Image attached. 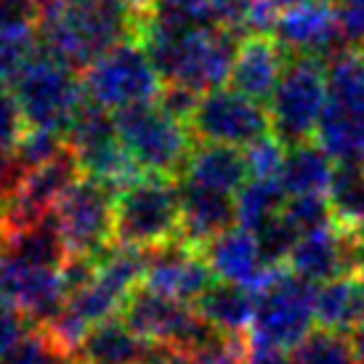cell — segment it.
<instances>
[{
  "label": "cell",
  "mask_w": 364,
  "mask_h": 364,
  "mask_svg": "<svg viewBox=\"0 0 364 364\" xmlns=\"http://www.w3.org/2000/svg\"><path fill=\"white\" fill-rule=\"evenodd\" d=\"M213 279H215V274H213L203 250L189 247L181 240L146 253L144 287L168 295L173 301H181V304L200 301V295L210 287Z\"/></svg>",
  "instance_id": "obj_14"
},
{
  "label": "cell",
  "mask_w": 364,
  "mask_h": 364,
  "mask_svg": "<svg viewBox=\"0 0 364 364\" xmlns=\"http://www.w3.org/2000/svg\"><path fill=\"white\" fill-rule=\"evenodd\" d=\"M247 364H298L295 356L287 351H272V348H250Z\"/></svg>",
  "instance_id": "obj_39"
},
{
  "label": "cell",
  "mask_w": 364,
  "mask_h": 364,
  "mask_svg": "<svg viewBox=\"0 0 364 364\" xmlns=\"http://www.w3.org/2000/svg\"><path fill=\"white\" fill-rule=\"evenodd\" d=\"M335 11L343 41L364 46V0H335Z\"/></svg>",
  "instance_id": "obj_35"
},
{
  "label": "cell",
  "mask_w": 364,
  "mask_h": 364,
  "mask_svg": "<svg viewBox=\"0 0 364 364\" xmlns=\"http://www.w3.org/2000/svg\"><path fill=\"white\" fill-rule=\"evenodd\" d=\"M203 253L210 263L215 279L242 284L255 295L261 293L277 274V269H272L263 258L255 232L245 229V226L218 234Z\"/></svg>",
  "instance_id": "obj_15"
},
{
  "label": "cell",
  "mask_w": 364,
  "mask_h": 364,
  "mask_svg": "<svg viewBox=\"0 0 364 364\" xmlns=\"http://www.w3.org/2000/svg\"><path fill=\"white\" fill-rule=\"evenodd\" d=\"M19 176H21V171L16 168V162H14V154L0 149V200L9 194V189L16 183Z\"/></svg>",
  "instance_id": "obj_38"
},
{
  "label": "cell",
  "mask_w": 364,
  "mask_h": 364,
  "mask_svg": "<svg viewBox=\"0 0 364 364\" xmlns=\"http://www.w3.org/2000/svg\"><path fill=\"white\" fill-rule=\"evenodd\" d=\"M146 364H200L197 356L192 351H183V348H171V346H154L149 351Z\"/></svg>",
  "instance_id": "obj_37"
},
{
  "label": "cell",
  "mask_w": 364,
  "mask_h": 364,
  "mask_svg": "<svg viewBox=\"0 0 364 364\" xmlns=\"http://www.w3.org/2000/svg\"><path fill=\"white\" fill-rule=\"evenodd\" d=\"M290 272L309 282H330L335 277L354 274L351 266V234L338 223L301 234L293 253L287 258Z\"/></svg>",
  "instance_id": "obj_16"
},
{
  "label": "cell",
  "mask_w": 364,
  "mask_h": 364,
  "mask_svg": "<svg viewBox=\"0 0 364 364\" xmlns=\"http://www.w3.org/2000/svg\"><path fill=\"white\" fill-rule=\"evenodd\" d=\"M298 364H359L351 338L335 330H311L295 348Z\"/></svg>",
  "instance_id": "obj_27"
},
{
  "label": "cell",
  "mask_w": 364,
  "mask_h": 364,
  "mask_svg": "<svg viewBox=\"0 0 364 364\" xmlns=\"http://www.w3.org/2000/svg\"><path fill=\"white\" fill-rule=\"evenodd\" d=\"M272 3L279 11H284V9H293V6H301V3H309V0H272Z\"/></svg>",
  "instance_id": "obj_41"
},
{
  "label": "cell",
  "mask_w": 364,
  "mask_h": 364,
  "mask_svg": "<svg viewBox=\"0 0 364 364\" xmlns=\"http://www.w3.org/2000/svg\"><path fill=\"white\" fill-rule=\"evenodd\" d=\"M24 131H27V122L21 117L16 96H14V91L0 85V149L14 152V146L19 144Z\"/></svg>",
  "instance_id": "obj_33"
},
{
  "label": "cell",
  "mask_w": 364,
  "mask_h": 364,
  "mask_svg": "<svg viewBox=\"0 0 364 364\" xmlns=\"http://www.w3.org/2000/svg\"><path fill=\"white\" fill-rule=\"evenodd\" d=\"M64 152H67V141H61V133L27 128L21 133L19 144L14 146V162L24 173L32 168H41V165H48Z\"/></svg>",
  "instance_id": "obj_29"
},
{
  "label": "cell",
  "mask_w": 364,
  "mask_h": 364,
  "mask_svg": "<svg viewBox=\"0 0 364 364\" xmlns=\"http://www.w3.org/2000/svg\"><path fill=\"white\" fill-rule=\"evenodd\" d=\"M122 319L144 341L183 351H197L218 335V330L205 322L197 309H189V304L173 301L149 287H139L131 293L122 306Z\"/></svg>",
  "instance_id": "obj_10"
},
{
  "label": "cell",
  "mask_w": 364,
  "mask_h": 364,
  "mask_svg": "<svg viewBox=\"0 0 364 364\" xmlns=\"http://www.w3.org/2000/svg\"><path fill=\"white\" fill-rule=\"evenodd\" d=\"M152 343L133 333L125 319H104L82 338L80 364H146Z\"/></svg>",
  "instance_id": "obj_21"
},
{
  "label": "cell",
  "mask_w": 364,
  "mask_h": 364,
  "mask_svg": "<svg viewBox=\"0 0 364 364\" xmlns=\"http://www.w3.org/2000/svg\"><path fill=\"white\" fill-rule=\"evenodd\" d=\"M181 234L178 240L189 247L205 250L218 234L234 229L237 200L232 194L213 192L205 186L181 181Z\"/></svg>",
  "instance_id": "obj_17"
},
{
  "label": "cell",
  "mask_w": 364,
  "mask_h": 364,
  "mask_svg": "<svg viewBox=\"0 0 364 364\" xmlns=\"http://www.w3.org/2000/svg\"><path fill=\"white\" fill-rule=\"evenodd\" d=\"M335 176L333 157L324 152L322 144H298L284 154V165L279 173L284 192L290 197L298 194H327Z\"/></svg>",
  "instance_id": "obj_24"
},
{
  "label": "cell",
  "mask_w": 364,
  "mask_h": 364,
  "mask_svg": "<svg viewBox=\"0 0 364 364\" xmlns=\"http://www.w3.org/2000/svg\"><path fill=\"white\" fill-rule=\"evenodd\" d=\"M255 237H258L263 258H266V263H269L272 269H277L282 261H287L290 253H293L295 242L301 240V234L295 232L293 223L287 221L284 215H277L274 221H269L263 229L255 232Z\"/></svg>",
  "instance_id": "obj_31"
},
{
  "label": "cell",
  "mask_w": 364,
  "mask_h": 364,
  "mask_svg": "<svg viewBox=\"0 0 364 364\" xmlns=\"http://www.w3.org/2000/svg\"><path fill=\"white\" fill-rule=\"evenodd\" d=\"M114 125L122 146L146 176L171 178L183 173L192 154V131L186 122L171 117L160 104H133L114 112Z\"/></svg>",
  "instance_id": "obj_6"
},
{
  "label": "cell",
  "mask_w": 364,
  "mask_h": 364,
  "mask_svg": "<svg viewBox=\"0 0 364 364\" xmlns=\"http://www.w3.org/2000/svg\"><path fill=\"white\" fill-rule=\"evenodd\" d=\"M327 104V67L322 59L293 56L269 99L272 136L287 149L311 139Z\"/></svg>",
  "instance_id": "obj_8"
},
{
  "label": "cell",
  "mask_w": 364,
  "mask_h": 364,
  "mask_svg": "<svg viewBox=\"0 0 364 364\" xmlns=\"http://www.w3.org/2000/svg\"><path fill=\"white\" fill-rule=\"evenodd\" d=\"M287 61H290V56L269 35L245 38L240 43L229 82H232V88H237L255 102L272 99V93L277 91V85L282 80Z\"/></svg>",
  "instance_id": "obj_18"
},
{
  "label": "cell",
  "mask_w": 364,
  "mask_h": 364,
  "mask_svg": "<svg viewBox=\"0 0 364 364\" xmlns=\"http://www.w3.org/2000/svg\"><path fill=\"white\" fill-rule=\"evenodd\" d=\"M258 295L242 284L234 282H213L197 301V311L205 322L223 335H242L250 330L255 316Z\"/></svg>",
  "instance_id": "obj_22"
},
{
  "label": "cell",
  "mask_w": 364,
  "mask_h": 364,
  "mask_svg": "<svg viewBox=\"0 0 364 364\" xmlns=\"http://www.w3.org/2000/svg\"><path fill=\"white\" fill-rule=\"evenodd\" d=\"M272 38L284 53L306 59H333L341 53L343 32L338 24V11L330 0H309L301 6L279 11Z\"/></svg>",
  "instance_id": "obj_13"
},
{
  "label": "cell",
  "mask_w": 364,
  "mask_h": 364,
  "mask_svg": "<svg viewBox=\"0 0 364 364\" xmlns=\"http://www.w3.org/2000/svg\"><path fill=\"white\" fill-rule=\"evenodd\" d=\"M316 136L333 160L364 162V56L359 51H341L327 64V104Z\"/></svg>",
  "instance_id": "obj_4"
},
{
  "label": "cell",
  "mask_w": 364,
  "mask_h": 364,
  "mask_svg": "<svg viewBox=\"0 0 364 364\" xmlns=\"http://www.w3.org/2000/svg\"><path fill=\"white\" fill-rule=\"evenodd\" d=\"M157 104H160L171 117H176V120H181L189 125L194 109H197V104H200V93L192 91V88H186V85L165 82L160 96H157Z\"/></svg>",
  "instance_id": "obj_34"
},
{
  "label": "cell",
  "mask_w": 364,
  "mask_h": 364,
  "mask_svg": "<svg viewBox=\"0 0 364 364\" xmlns=\"http://www.w3.org/2000/svg\"><path fill=\"white\" fill-rule=\"evenodd\" d=\"M61 269L35 266L0 250V304L21 311L35 327L48 324L70 298Z\"/></svg>",
  "instance_id": "obj_12"
},
{
  "label": "cell",
  "mask_w": 364,
  "mask_h": 364,
  "mask_svg": "<svg viewBox=\"0 0 364 364\" xmlns=\"http://www.w3.org/2000/svg\"><path fill=\"white\" fill-rule=\"evenodd\" d=\"M284 146L282 141H277L274 136H266L261 141L250 144L245 149V160H247V168H250V176L253 178H279L284 165Z\"/></svg>",
  "instance_id": "obj_32"
},
{
  "label": "cell",
  "mask_w": 364,
  "mask_h": 364,
  "mask_svg": "<svg viewBox=\"0 0 364 364\" xmlns=\"http://www.w3.org/2000/svg\"><path fill=\"white\" fill-rule=\"evenodd\" d=\"M0 364H77L70 348L53 338L46 327H32L9 354L0 359Z\"/></svg>",
  "instance_id": "obj_28"
},
{
  "label": "cell",
  "mask_w": 364,
  "mask_h": 364,
  "mask_svg": "<svg viewBox=\"0 0 364 364\" xmlns=\"http://www.w3.org/2000/svg\"><path fill=\"white\" fill-rule=\"evenodd\" d=\"M30 333V319L11 306L0 304V359Z\"/></svg>",
  "instance_id": "obj_36"
},
{
  "label": "cell",
  "mask_w": 364,
  "mask_h": 364,
  "mask_svg": "<svg viewBox=\"0 0 364 364\" xmlns=\"http://www.w3.org/2000/svg\"><path fill=\"white\" fill-rule=\"evenodd\" d=\"M247 176H250V168H247L245 152H240L237 146L208 141H200V146H194L183 168V181L223 194L240 192L247 183Z\"/></svg>",
  "instance_id": "obj_20"
},
{
  "label": "cell",
  "mask_w": 364,
  "mask_h": 364,
  "mask_svg": "<svg viewBox=\"0 0 364 364\" xmlns=\"http://www.w3.org/2000/svg\"><path fill=\"white\" fill-rule=\"evenodd\" d=\"M51 215L70 258L96 261L114 245V192L93 178L72 183Z\"/></svg>",
  "instance_id": "obj_9"
},
{
  "label": "cell",
  "mask_w": 364,
  "mask_h": 364,
  "mask_svg": "<svg viewBox=\"0 0 364 364\" xmlns=\"http://www.w3.org/2000/svg\"><path fill=\"white\" fill-rule=\"evenodd\" d=\"M287 192L279 178H250L237 192V221L240 226L258 232L277 215H282Z\"/></svg>",
  "instance_id": "obj_26"
},
{
  "label": "cell",
  "mask_w": 364,
  "mask_h": 364,
  "mask_svg": "<svg viewBox=\"0 0 364 364\" xmlns=\"http://www.w3.org/2000/svg\"><path fill=\"white\" fill-rule=\"evenodd\" d=\"M35 3H38V6H41V0H35Z\"/></svg>",
  "instance_id": "obj_42"
},
{
  "label": "cell",
  "mask_w": 364,
  "mask_h": 364,
  "mask_svg": "<svg viewBox=\"0 0 364 364\" xmlns=\"http://www.w3.org/2000/svg\"><path fill=\"white\" fill-rule=\"evenodd\" d=\"M189 131L200 141L247 149L250 144L272 136V120L261 102L229 85L200 96V104L189 120Z\"/></svg>",
  "instance_id": "obj_11"
},
{
  "label": "cell",
  "mask_w": 364,
  "mask_h": 364,
  "mask_svg": "<svg viewBox=\"0 0 364 364\" xmlns=\"http://www.w3.org/2000/svg\"><path fill=\"white\" fill-rule=\"evenodd\" d=\"M41 6L35 0H0V85L14 80L35 56Z\"/></svg>",
  "instance_id": "obj_19"
},
{
  "label": "cell",
  "mask_w": 364,
  "mask_h": 364,
  "mask_svg": "<svg viewBox=\"0 0 364 364\" xmlns=\"http://www.w3.org/2000/svg\"><path fill=\"white\" fill-rule=\"evenodd\" d=\"M351 343H354V351H356V359L359 364H364V324H359L351 335Z\"/></svg>",
  "instance_id": "obj_40"
},
{
  "label": "cell",
  "mask_w": 364,
  "mask_h": 364,
  "mask_svg": "<svg viewBox=\"0 0 364 364\" xmlns=\"http://www.w3.org/2000/svg\"><path fill=\"white\" fill-rule=\"evenodd\" d=\"M80 80L85 99L109 112L154 102L165 85L141 41H125L102 53L80 72Z\"/></svg>",
  "instance_id": "obj_7"
},
{
  "label": "cell",
  "mask_w": 364,
  "mask_h": 364,
  "mask_svg": "<svg viewBox=\"0 0 364 364\" xmlns=\"http://www.w3.org/2000/svg\"><path fill=\"white\" fill-rule=\"evenodd\" d=\"M181 234V189L165 176L136 178L114 194V242L157 250Z\"/></svg>",
  "instance_id": "obj_2"
},
{
  "label": "cell",
  "mask_w": 364,
  "mask_h": 364,
  "mask_svg": "<svg viewBox=\"0 0 364 364\" xmlns=\"http://www.w3.org/2000/svg\"><path fill=\"white\" fill-rule=\"evenodd\" d=\"M141 19L125 0H41L43 51L82 72L102 53L139 41Z\"/></svg>",
  "instance_id": "obj_1"
},
{
  "label": "cell",
  "mask_w": 364,
  "mask_h": 364,
  "mask_svg": "<svg viewBox=\"0 0 364 364\" xmlns=\"http://www.w3.org/2000/svg\"><path fill=\"white\" fill-rule=\"evenodd\" d=\"M362 56H364V51H362Z\"/></svg>",
  "instance_id": "obj_43"
},
{
  "label": "cell",
  "mask_w": 364,
  "mask_h": 364,
  "mask_svg": "<svg viewBox=\"0 0 364 364\" xmlns=\"http://www.w3.org/2000/svg\"><path fill=\"white\" fill-rule=\"evenodd\" d=\"M282 215L293 223V229L298 234L314 232V229H322V226L335 223L327 194H298V197H287Z\"/></svg>",
  "instance_id": "obj_30"
},
{
  "label": "cell",
  "mask_w": 364,
  "mask_h": 364,
  "mask_svg": "<svg viewBox=\"0 0 364 364\" xmlns=\"http://www.w3.org/2000/svg\"><path fill=\"white\" fill-rule=\"evenodd\" d=\"M11 82L27 128L67 133L72 117L85 104L80 72L48 51H35Z\"/></svg>",
  "instance_id": "obj_3"
},
{
  "label": "cell",
  "mask_w": 364,
  "mask_h": 364,
  "mask_svg": "<svg viewBox=\"0 0 364 364\" xmlns=\"http://www.w3.org/2000/svg\"><path fill=\"white\" fill-rule=\"evenodd\" d=\"M327 200L341 229L364 232V162H338Z\"/></svg>",
  "instance_id": "obj_25"
},
{
  "label": "cell",
  "mask_w": 364,
  "mask_h": 364,
  "mask_svg": "<svg viewBox=\"0 0 364 364\" xmlns=\"http://www.w3.org/2000/svg\"><path fill=\"white\" fill-rule=\"evenodd\" d=\"M316 322L324 330H356L364 324L362 279L359 274H343L316 287Z\"/></svg>",
  "instance_id": "obj_23"
},
{
  "label": "cell",
  "mask_w": 364,
  "mask_h": 364,
  "mask_svg": "<svg viewBox=\"0 0 364 364\" xmlns=\"http://www.w3.org/2000/svg\"><path fill=\"white\" fill-rule=\"evenodd\" d=\"M316 322V284L293 272H277L255 301L247 330L250 348H298Z\"/></svg>",
  "instance_id": "obj_5"
}]
</instances>
